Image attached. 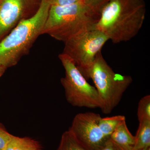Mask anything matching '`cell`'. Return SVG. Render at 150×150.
Masks as SVG:
<instances>
[{
  "instance_id": "14",
  "label": "cell",
  "mask_w": 150,
  "mask_h": 150,
  "mask_svg": "<svg viewBox=\"0 0 150 150\" xmlns=\"http://www.w3.org/2000/svg\"><path fill=\"white\" fill-rule=\"evenodd\" d=\"M139 122L150 121V96L143 97L139 101L137 110Z\"/></svg>"
},
{
  "instance_id": "16",
  "label": "cell",
  "mask_w": 150,
  "mask_h": 150,
  "mask_svg": "<svg viewBox=\"0 0 150 150\" xmlns=\"http://www.w3.org/2000/svg\"><path fill=\"white\" fill-rule=\"evenodd\" d=\"M51 6H64L76 4L82 0H48Z\"/></svg>"
},
{
  "instance_id": "4",
  "label": "cell",
  "mask_w": 150,
  "mask_h": 150,
  "mask_svg": "<svg viewBox=\"0 0 150 150\" xmlns=\"http://www.w3.org/2000/svg\"><path fill=\"white\" fill-rule=\"evenodd\" d=\"M94 83L104 114H109L121 101L132 83L131 76L116 74L105 61L101 51L97 54L89 74Z\"/></svg>"
},
{
  "instance_id": "2",
  "label": "cell",
  "mask_w": 150,
  "mask_h": 150,
  "mask_svg": "<svg viewBox=\"0 0 150 150\" xmlns=\"http://www.w3.org/2000/svg\"><path fill=\"white\" fill-rule=\"evenodd\" d=\"M100 10L81 1L64 6H50L42 34H47L64 43L94 29Z\"/></svg>"
},
{
  "instance_id": "13",
  "label": "cell",
  "mask_w": 150,
  "mask_h": 150,
  "mask_svg": "<svg viewBox=\"0 0 150 150\" xmlns=\"http://www.w3.org/2000/svg\"><path fill=\"white\" fill-rule=\"evenodd\" d=\"M56 150H88L83 146L70 130L62 134L60 143Z\"/></svg>"
},
{
  "instance_id": "12",
  "label": "cell",
  "mask_w": 150,
  "mask_h": 150,
  "mask_svg": "<svg viewBox=\"0 0 150 150\" xmlns=\"http://www.w3.org/2000/svg\"><path fill=\"white\" fill-rule=\"evenodd\" d=\"M126 120V117L123 115H117L111 117H101L99 121V126L100 131L108 139L117 126Z\"/></svg>"
},
{
  "instance_id": "20",
  "label": "cell",
  "mask_w": 150,
  "mask_h": 150,
  "mask_svg": "<svg viewBox=\"0 0 150 150\" xmlns=\"http://www.w3.org/2000/svg\"><path fill=\"white\" fill-rule=\"evenodd\" d=\"M6 68L0 66V78L4 75V74L6 70Z\"/></svg>"
},
{
  "instance_id": "1",
  "label": "cell",
  "mask_w": 150,
  "mask_h": 150,
  "mask_svg": "<svg viewBox=\"0 0 150 150\" xmlns=\"http://www.w3.org/2000/svg\"><path fill=\"white\" fill-rule=\"evenodd\" d=\"M146 12L144 0H109L100 9L94 29L113 43L126 42L139 33Z\"/></svg>"
},
{
  "instance_id": "18",
  "label": "cell",
  "mask_w": 150,
  "mask_h": 150,
  "mask_svg": "<svg viewBox=\"0 0 150 150\" xmlns=\"http://www.w3.org/2000/svg\"><path fill=\"white\" fill-rule=\"evenodd\" d=\"M100 150H116V149L115 144L110 139Z\"/></svg>"
},
{
  "instance_id": "11",
  "label": "cell",
  "mask_w": 150,
  "mask_h": 150,
  "mask_svg": "<svg viewBox=\"0 0 150 150\" xmlns=\"http://www.w3.org/2000/svg\"><path fill=\"white\" fill-rule=\"evenodd\" d=\"M133 148L136 150H150V121L139 122Z\"/></svg>"
},
{
  "instance_id": "7",
  "label": "cell",
  "mask_w": 150,
  "mask_h": 150,
  "mask_svg": "<svg viewBox=\"0 0 150 150\" xmlns=\"http://www.w3.org/2000/svg\"><path fill=\"white\" fill-rule=\"evenodd\" d=\"M101 117L92 112L78 113L73 119L69 130L79 143L88 150H100L110 139L106 138L100 129Z\"/></svg>"
},
{
  "instance_id": "15",
  "label": "cell",
  "mask_w": 150,
  "mask_h": 150,
  "mask_svg": "<svg viewBox=\"0 0 150 150\" xmlns=\"http://www.w3.org/2000/svg\"><path fill=\"white\" fill-rule=\"evenodd\" d=\"M12 135L6 131L2 124L0 123V150H4L10 140Z\"/></svg>"
},
{
  "instance_id": "3",
  "label": "cell",
  "mask_w": 150,
  "mask_h": 150,
  "mask_svg": "<svg viewBox=\"0 0 150 150\" xmlns=\"http://www.w3.org/2000/svg\"><path fill=\"white\" fill-rule=\"evenodd\" d=\"M50 4L41 0L36 13L21 22L0 41V66L10 68L15 66L23 56L28 54L39 35L46 21Z\"/></svg>"
},
{
  "instance_id": "8",
  "label": "cell",
  "mask_w": 150,
  "mask_h": 150,
  "mask_svg": "<svg viewBox=\"0 0 150 150\" xmlns=\"http://www.w3.org/2000/svg\"><path fill=\"white\" fill-rule=\"evenodd\" d=\"M41 0H0V41L22 21L33 16Z\"/></svg>"
},
{
  "instance_id": "5",
  "label": "cell",
  "mask_w": 150,
  "mask_h": 150,
  "mask_svg": "<svg viewBox=\"0 0 150 150\" xmlns=\"http://www.w3.org/2000/svg\"><path fill=\"white\" fill-rule=\"evenodd\" d=\"M59 58L65 71V76L61 79V82L68 102L74 107L100 108L96 88L88 82L69 56L62 53Z\"/></svg>"
},
{
  "instance_id": "10",
  "label": "cell",
  "mask_w": 150,
  "mask_h": 150,
  "mask_svg": "<svg viewBox=\"0 0 150 150\" xmlns=\"http://www.w3.org/2000/svg\"><path fill=\"white\" fill-rule=\"evenodd\" d=\"M110 139L116 144L126 147H133L135 144V136L129 131L126 120L117 126L111 134Z\"/></svg>"
},
{
  "instance_id": "19",
  "label": "cell",
  "mask_w": 150,
  "mask_h": 150,
  "mask_svg": "<svg viewBox=\"0 0 150 150\" xmlns=\"http://www.w3.org/2000/svg\"><path fill=\"white\" fill-rule=\"evenodd\" d=\"M113 143H114V142H113ZM114 144H115L116 150H134V149H133V147H126L121 146H119V145L116 144H115V143H114Z\"/></svg>"
},
{
  "instance_id": "17",
  "label": "cell",
  "mask_w": 150,
  "mask_h": 150,
  "mask_svg": "<svg viewBox=\"0 0 150 150\" xmlns=\"http://www.w3.org/2000/svg\"><path fill=\"white\" fill-rule=\"evenodd\" d=\"M83 1L93 7L100 10L105 3L109 0H82Z\"/></svg>"
},
{
  "instance_id": "9",
  "label": "cell",
  "mask_w": 150,
  "mask_h": 150,
  "mask_svg": "<svg viewBox=\"0 0 150 150\" xmlns=\"http://www.w3.org/2000/svg\"><path fill=\"white\" fill-rule=\"evenodd\" d=\"M4 150H43L41 144L29 137H18L12 135Z\"/></svg>"
},
{
  "instance_id": "21",
  "label": "cell",
  "mask_w": 150,
  "mask_h": 150,
  "mask_svg": "<svg viewBox=\"0 0 150 150\" xmlns=\"http://www.w3.org/2000/svg\"></svg>"
},
{
  "instance_id": "6",
  "label": "cell",
  "mask_w": 150,
  "mask_h": 150,
  "mask_svg": "<svg viewBox=\"0 0 150 150\" xmlns=\"http://www.w3.org/2000/svg\"><path fill=\"white\" fill-rule=\"evenodd\" d=\"M108 40L106 35L99 30H91L65 42L63 53L73 60L87 80L97 54Z\"/></svg>"
}]
</instances>
